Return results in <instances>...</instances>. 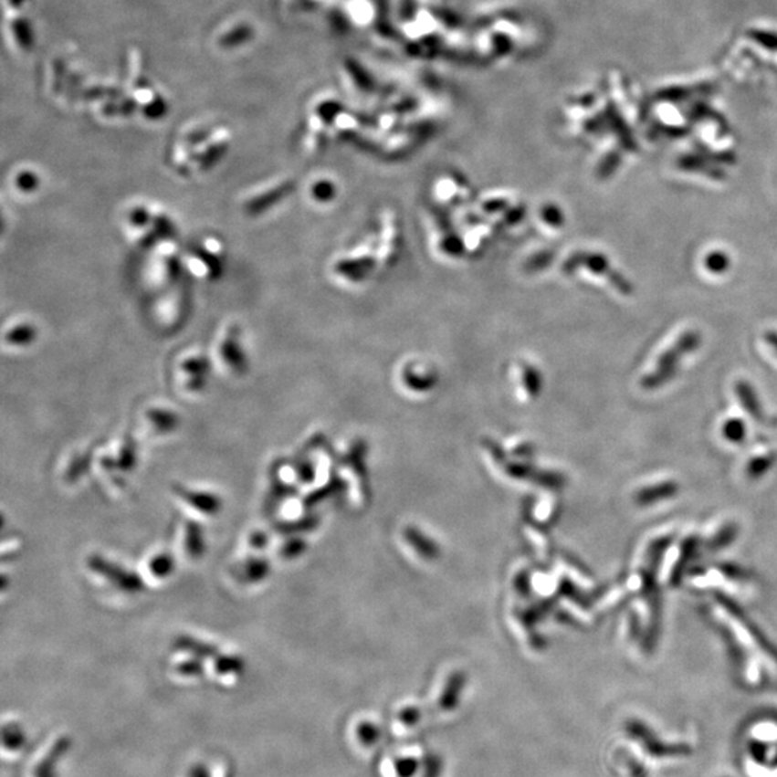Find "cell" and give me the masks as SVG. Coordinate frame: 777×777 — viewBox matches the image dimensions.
Here are the masks:
<instances>
[{
    "label": "cell",
    "mask_w": 777,
    "mask_h": 777,
    "mask_svg": "<svg viewBox=\"0 0 777 777\" xmlns=\"http://www.w3.org/2000/svg\"><path fill=\"white\" fill-rule=\"evenodd\" d=\"M146 279L152 289H170L179 282L184 271V251L176 239L159 242L149 251Z\"/></svg>",
    "instance_id": "6da1fadb"
},
{
    "label": "cell",
    "mask_w": 777,
    "mask_h": 777,
    "mask_svg": "<svg viewBox=\"0 0 777 777\" xmlns=\"http://www.w3.org/2000/svg\"><path fill=\"white\" fill-rule=\"evenodd\" d=\"M226 264V251L221 239L206 236L184 251V271L201 281L221 278Z\"/></svg>",
    "instance_id": "7a4b0ae2"
},
{
    "label": "cell",
    "mask_w": 777,
    "mask_h": 777,
    "mask_svg": "<svg viewBox=\"0 0 777 777\" xmlns=\"http://www.w3.org/2000/svg\"><path fill=\"white\" fill-rule=\"evenodd\" d=\"M212 360L215 367L231 376H244L249 371V359L242 341L241 329L235 323L222 327L215 339Z\"/></svg>",
    "instance_id": "3957f363"
},
{
    "label": "cell",
    "mask_w": 777,
    "mask_h": 777,
    "mask_svg": "<svg viewBox=\"0 0 777 777\" xmlns=\"http://www.w3.org/2000/svg\"><path fill=\"white\" fill-rule=\"evenodd\" d=\"M71 747L69 734L57 731L47 737L27 759L22 777H58L59 767Z\"/></svg>",
    "instance_id": "277c9868"
},
{
    "label": "cell",
    "mask_w": 777,
    "mask_h": 777,
    "mask_svg": "<svg viewBox=\"0 0 777 777\" xmlns=\"http://www.w3.org/2000/svg\"><path fill=\"white\" fill-rule=\"evenodd\" d=\"M699 343H701V337L697 331H688L681 339L677 340L676 343L672 344L671 349L667 350L666 353L662 354L658 364L656 366V371L651 372L644 379V382H642L644 387L654 389V387L662 386V384L671 381L672 376L678 371V364L681 363L684 356L696 352Z\"/></svg>",
    "instance_id": "5b68a950"
},
{
    "label": "cell",
    "mask_w": 777,
    "mask_h": 777,
    "mask_svg": "<svg viewBox=\"0 0 777 777\" xmlns=\"http://www.w3.org/2000/svg\"><path fill=\"white\" fill-rule=\"evenodd\" d=\"M214 367L212 356L197 349L186 350L174 363L180 387L191 394L201 392L206 386Z\"/></svg>",
    "instance_id": "8992f818"
},
{
    "label": "cell",
    "mask_w": 777,
    "mask_h": 777,
    "mask_svg": "<svg viewBox=\"0 0 777 777\" xmlns=\"http://www.w3.org/2000/svg\"><path fill=\"white\" fill-rule=\"evenodd\" d=\"M291 186L292 184L286 180V182H274V184L255 187L242 201V209L249 216L264 215L265 212L272 209L274 205H278L287 194H289Z\"/></svg>",
    "instance_id": "52a82bcc"
},
{
    "label": "cell",
    "mask_w": 777,
    "mask_h": 777,
    "mask_svg": "<svg viewBox=\"0 0 777 777\" xmlns=\"http://www.w3.org/2000/svg\"><path fill=\"white\" fill-rule=\"evenodd\" d=\"M156 316L160 324H166L167 327L180 324L186 319V312L189 311V299L184 291H179L176 287L167 289L163 294V299L157 304Z\"/></svg>",
    "instance_id": "ba28073f"
},
{
    "label": "cell",
    "mask_w": 777,
    "mask_h": 777,
    "mask_svg": "<svg viewBox=\"0 0 777 777\" xmlns=\"http://www.w3.org/2000/svg\"><path fill=\"white\" fill-rule=\"evenodd\" d=\"M29 747V736L21 721L11 719L2 727V753L5 761H16Z\"/></svg>",
    "instance_id": "9c48e42d"
},
{
    "label": "cell",
    "mask_w": 777,
    "mask_h": 777,
    "mask_svg": "<svg viewBox=\"0 0 777 777\" xmlns=\"http://www.w3.org/2000/svg\"><path fill=\"white\" fill-rule=\"evenodd\" d=\"M39 331L29 320H15L4 330V343L12 349H26L37 343Z\"/></svg>",
    "instance_id": "30bf717a"
},
{
    "label": "cell",
    "mask_w": 777,
    "mask_h": 777,
    "mask_svg": "<svg viewBox=\"0 0 777 777\" xmlns=\"http://www.w3.org/2000/svg\"><path fill=\"white\" fill-rule=\"evenodd\" d=\"M180 777H234V771L226 759H215L212 761L199 759L192 761Z\"/></svg>",
    "instance_id": "8fae6325"
},
{
    "label": "cell",
    "mask_w": 777,
    "mask_h": 777,
    "mask_svg": "<svg viewBox=\"0 0 777 777\" xmlns=\"http://www.w3.org/2000/svg\"><path fill=\"white\" fill-rule=\"evenodd\" d=\"M12 184L15 192L22 196H34L42 187L41 176L37 174V170L32 169H21L16 172Z\"/></svg>",
    "instance_id": "7c38bea8"
},
{
    "label": "cell",
    "mask_w": 777,
    "mask_h": 777,
    "mask_svg": "<svg viewBox=\"0 0 777 777\" xmlns=\"http://www.w3.org/2000/svg\"><path fill=\"white\" fill-rule=\"evenodd\" d=\"M729 257L723 252H711L706 258V268L714 274H721V272L729 269Z\"/></svg>",
    "instance_id": "4fadbf2b"
},
{
    "label": "cell",
    "mask_w": 777,
    "mask_h": 777,
    "mask_svg": "<svg viewBox=\"0 0 777 777\" xmlns=\"http://www.w3.org/2000/svg\"><path fill=\"white\" fill-rule=\"evenodd\" d=\"M743 424L740 421H733L727 424L726 435L729 436V439L740 441L741 436H743Z\"/></svg>",
    "instance_id": "5bb4252c"
},
{
    "label": "cell",
    "mask_w": 777,
    "mask_h": 777,
    "mask_svg": "<svg viewBox=\"0 0 777 777\" xmlns=\"http://www.w3.org/2000/svg\"><path fill=\"white\" fill-rule=\"evenodd\" d=\"M766 340L767 343L771 344V347H773L777 352V333H767Z\"/></svg>",
    "instance_id": "9a60e30c"
}]
</instances>
